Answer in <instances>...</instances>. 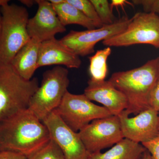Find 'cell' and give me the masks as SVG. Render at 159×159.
<instances>
[{
    "label": "cell",
    "mask_w": 159,
    "mask_h": 159,
    "mask_svg": "<svg viewBox=\"0 0 159 159\" xmlns=\"http://www.w3.org/2000/svg\"><path fill=\"white\" fill-rule=\"evenodd\" d=\"M82 61L79 56L55 38L41 43L39 67L51 65L64 66L68 68L78 69Z\"/></svg>",
    "instance_id": "14"
},
{
    "label": "cell",
    "mask_w": 159,
    "mask_h": 159,
    "mask_svg": "<svg viewBox=\"0 0 159 159\" xmlns=\"http://www.w3.org/2000/svg\"><path fill=\"white\" fill-rule=\"evenodd\" d=\"M22 3L23 5H25L28 7H31L33 6V3L35 1H30V0H24V1H20Z\"/></svg>",
    "instance_id": "27"
},
{
    "label": "cell",
    "mask_w": 159,
    "mask_h": 159,
    "mask_svg": "<svg viewBox=\"0 0 159 159\" xmlns=\"http://www.w3.org/2000/svg\"><path fill=\"white\" fill-rule=\"evenodd\" d=\"M78 133L90 154L100 152L124 139L119 116H116L94 120Z\"/></svg>",
    "instance_id": "9"
},
{
    "label": "cell",
    "mask_w": 159,
    "mask_h": 159,
    "mask_svg": "<svg viewBox=\"0 0 159 159\" xmlns=\"http://www.w3.org/2000/svg\"><path fill=\"white\" fill-rule=\"evenodd\" d=\"M46 125L51 139L61 150L65 159H87V150L78 132L71 129L54 111L42 122Z\"/></svg>",
    "instance_id": "10"
},
{
    "label": "cell",
    "mask_w": 159,
    "mask_h": 159,
    "mask_svg": "<svg viewBox=\"0 0 159 159\" xmlns=\"http://www.w3.org/2000/svg\"><path fill=\"white\" fill-rule=\"evenodd\" d=\"M1 29H2V16L0 13V40L1 37Z\"/></svg>",
    "instance_id": "31"
},
{
    "label": "cell",
    "mask_w": 159,
    "mask_h": 159,
    "mask_svg": "<svg viewBox=\"0 0 159 159\" xmlns=\"http://www.w3.org/2000/svg\"><path fill=\"white\" fill-rule=\"evenodd\" d=\"M65 0H50L49 2L52 5H57L61 4L64 2Z\"/></svg>",
    "instance_id": "29"
},
{
    "label": "cell",
    "mask_w": 159,
    "mask_h": 159,
    "mask_svg": "<svg viewBox=\"0 0 159 159\" xmlns=\"http://www.w3.org/2000/svg\"><path fill=\"white\" fill-rule=\"evenodd\" d=\"M130 21L131 19L123 16L112 25L98 29L82 31L71 30L60 40L74 54L84 57L93 53L95 46L99 42L123 32Z\"/></svg>",
    "instance_id": "8"
},
{
    "label": "cell",
    "mask_w": 159,
    "mask_h": 159,
    "mask_svg": "<svg viewBox=\"0 0 159 159\" xmlns=\"http://www.w3.org/2000/svg\"><path fill=\"white\" fill-rule=\"evenodd\" d=\"M132 3L142 6L145 12L159 14V0H134Z\"/></svg>",
    "instance_id": "22"
},
{
    "label": "cell",
    "mask_w": 159,
    "mask_h": 159,
    "mask_svg": "<svg viewBox=\"0 0 159 159\" xmlns=\"http://www.w3.org/2000/svg\"><path fill=\"white\" fill-rule=\"evenodd\" d=\"M53 6L60 21L65 27L70 25H77L84 27L87 30L97 29L93 21L66 0L61 4Z\"/></svg>",
    "instance_id": "17"
},
{
    "label": "cell",
    "mask_w": 159,
    "mask_h": 159,
    "mask_svg": "<svg viewBox=\"0 0 159 159\" xmlns=\"http://www.w3.org/2000/svg\"><path fill=\"white\" fill-rule=\"evenodd\" d=\"M0 159H28V157L16 152H0Z\"/></svg>",
    "instance_id": "25"
},
{
    "label": "cell",
    "mask_w": 159,
    "mask_h": 159,
    "mask_svg": "<svg viewBox=\"0 0 159 159\" xmlns=\"http://www.w3.org/2000/svg\"><path fill=\"white\" fill-rule=\"evenodd\" d=\"M28 159H65L63 153L53 140L29 157Z\"/></svg>",
    "instance_id": "19"
},
{
    "label": "cell",
    "mask_w": 159,
    "mask_h": 159,
    "mask_svg": "<svg viewBox=\"0 0 159 159\" xmlns=\"http://www.w3.org/2000/svg\"><path fill=\"white\" fill-rule=\"evenodd\" d=\"M159 77V57L145 64L125 71L115 72L109 81L125 95L129 115H136L149 108L151 95Z\"/></svg>",
    "instance_id": "2"
},
{
    "label": "cell",
    "mask_w": 159,
    "mask_h": 159,
    "mask_svg": "<svg viewBox=\"0 0 159 159\" xmlns=\"http://www.w3.org/2000/svg\"><path fill=\"white\" fill-rule=\"evenodd\" d=\"M149 106L159 114V77L151 95Z\"/></svg>",
    "instance_id": "24"
},
{
    "label": "cell",
    "mask_w": 159,
    "mask_h": 159,
    "mask_svg": "<svg viewBox=\"0 0 159 159\" xmlns=\"http://www.w3.org/2000/svg\"><path fill=\"white\" fill-rule=\"evenodd\" d=\"M50 140L46 125L29 109L0 121V152H12L28 158Z\"/></svg>",
    "instance_id": "1"
},
{
    "label": "cell",
    "mask_w": 159,
    "mask_h": 159,
    "mask_svg": "<svg viewBox=\"0 0 159 159\" xmlns=\"http://www.w3.org/2000/svg\"><path fill=\"white\" fill-rule=\"evenodd\" d=\"M38 80L24 79L10 63L0 61V121L29 108Z\"/></svg>",
    "instance_id": "3"
},
{
    "label": "cell",
    "mask_w": 159,
    "mask_h": 159,
    "mask_svg": "<svg viewBox=\"0 0 159 159\" xmlns=\"http://www.w3.org/2000/svg\"><path fill=\"white\" fill-rule=\"evenodd\" d=\"M0 61L10 63L20 49L31 39L27 30L29 12L24 6L8 3L0 7Z\"/></svg>",
    "instance_id": "4"
},
{
    "label": "cell",
    "mask_w": 159,
    "mask_h": 159,
    "mask_svg": "<svg viewBox=\"0 0 159 159\" xmlns=\"http://www.w3.org/2000/svg\"><path fill=\"white\" fill-rule=\"evenodd\" d=\"M127 5H129L133 7L134 6L133 3L126 0H112L110 3V7L112 10L114 8L117 9L120 7L124 10V7Z\"/></svg>",
    "instance_id": "26"
},
{
    "label": "cell",
    "mask_w": 159,
    "mask_h": 159,
    "mask_svg": "<svg viewBox=\"0 0 159 159\" xmlns=\"http://www.w3.org/2000/svg\"><path fill=\"white\" fill-rule=\"evenodd\" d=\"M68 2L75 6L77 9L93 21L97 29L101 28L103 25L102 22L97 14L93 5L90 0H66Z\"/></svg>",
    "instance_id": "20"
},
{
    "label": "cell",
    "mask_w": 159,
    "mask_h": 159,
    "mask_svg": "<svg viewBox=\"0 0 159 159\" xmlns=\"http://www.w3.org/2000/svg\"><path fill=\"white\" fill-rule=\"evenodd\" d=\"M41 43L32 39L23 46L13 57L10 64L15 70L24 79L30 80L39 68Z\"/></svg>",
    "instance_id": "15"
},
{
    "label": "cell",
    "mask_w": 159,
    "mask_h": 159,
    "mask_svg": "<svg viewBox=\"0 0 159 159\" xmlns=\"http://www.w3.org/2000/svg\"><path fill=\"white\" fill-rule=\"evenodd\" d=\"M38 8L35 15L29 19L27 30L30 38L40 43L55 38L56 34L66 31L49 1H35Z\"/></svg>",
    "instance_id": "12"
},
{
    "label": "cell",
    "mask_w": 159,
    "mask_h": 159,
    "mask_svg": "<svg viewBox=\"0 0 159 159\" xmlns=\"http://www.w3.org/2000/svg\"><path fill=\"white\" fill-rule=\"evenodd\" d=\"M146 150L142 144L123 139L105 152L90 154L87 159H141Z\"/></svg>",
    "instance_id": "16"
},
{
    "label": "cell",
    "mask_w": 159,
    "mask_h": 159,
    "mask_svg": "<svg viewBox=\"0 0 159 159\" xmlns=\"http://www.w3.org/2000/svg\"><path fill=\"white\" fill-rule=\"evenodd\" d=\"M69 84V71L66 68L57 66L46 71L28 109L43 122L59 106Z\"/></svg>",
    "instance_id": "5"
},
{
    "label": "cell",
    "mask_w": 159,
    "mask_h": 159,
    "mask_svg": "<svg viewBox=\"0 0 159 159\" xmlns=\"http://www.w3.org/2000/svg\"><path fill=\"white\" fill-rule=\"evenodd\" d=\"M111 53L110 47L98 50L94 55L89 57V72L91 80L101 82L105 80L108 72L107 60Z\"/></svg>",
    "instance_id": "18"
},
{
    "label": "cell",
    "mask_w": 159,
    "mask_h": 159,
    "mask_svg": "<svg viewBox=\"0 0 159 159\" xmlns=\"http://www.w3.org/2000/svg\"><path fill=\"white\" fill-rule=\"evenodd\" d=\"M159 114L152 108L134 116L123 111L118 116L124 139L142 144L155 138L159 132Z\"/></svg>",
    "instance_id": "11"
},
{
    "label": "cell",
    "mask_w": 159,
    "mask_h": 159,
    "mask_svg": "<svg viewBox=\"0 0 159 159\" xmlns=\"http://www.w3.org/2000/svg\"><path fill=\"white\" fill-rule=\"evenodd\" d=\"M102 43L110 48L147 44L159 49V16L153 12H137L123 32Z\"/></svg>",
    "instance_id": "6"
},
{
    "label": "cell",
    "mask_w": 159,
    "mask_h": 159,
    "mask_svg": "<svg viewBox=\"0 0 159 159\" xmlns=\"http://www.w3.org/2000/svg\"></svg>",
    "instance_id": "32"
},
{
    "label": "cell",
    "mask_w": 159,
    "mask_h": 159,
    "mask_svg": "<svg viewBox=\"0 0 159 159\" xmlns=\"http://www.w3.org/2000/svg\"><path fill=\"white\" fill-rule=\"evenodd\" d=\"M84 94L91 101L102 104L113 116H119L128 107L125 95L108 80L95 82L90 79Z\"/></svg>",
    "instance_id": "13"
},
{
    "label": "cell",
    "mask_w": 159,
    "mask_h": 159,
    "mask_svg": "<svg viewBox=\"0 0 159 159\" xmlns=\"http://www.w3.org/2000/svg\"><path fill=\"white\" fill-rule=\"evenodd\" d=\"M54 111L65 123L76 132L94 120L113 116L107 109L96 105L84 94H74L69 91Z\"/></svg>",
    "instance_id": "7"
},
{
    "label": "cell",
    "mask_w": 159,
    "mask_h": 159,
    "mask_svg": "<svg viewBox=\"0 0 159 159\" xmlns=\"http://www.w3.org/2000/svg\"><path fill=\"white\" fill-rule=\"evenodd\" d=\"M9 2V1L8 0H0V7L8 4Z\"/></svg>",
    "instance_id": "30"
},
{
    "label": "cell",
    "mask_w": 159,
    "mask_h": 159,
    "mask_svg": "<svg viewBox=\"0 0 159 159\" xmlns=\"http://www.w3.org/2000/svg\"><path fill=\"white\" fill-rule=\"evenodd\" d=\"M142 144L150 153L152 159H159V132L152 140Z\"/></svg>",
    "instance_id": "23"
},
{
    "label": "cell",
    "mask_w": 159,
    "mask_h": 159,
    "mask_svg": "<svg viewBox=\"0 0 159 159\" xmlns=\"http://www.w3.org/2000/svg\"><path fill=\"white\" fill-rule=\"evenodd\" d=\"M141 159H152L150 153L148 152V151L146 150L142 155Z\"/></svg>",
    "instance_id": "28"
},
{
    "label": "cell",
    "mask_w": 159,
    "mask_h": 159,
    "mask_svg": "<svg viewBox=\"0 0 159 159\" xmlns=\"http://www.w3.org/2000/svg\"><path fill=\"white\" fill-rule=\"evenodd\" d=\"M103 25H108L116 21L110 3L107 0H90Z\"/></svg>",
    "instance_id": "21"
}]
</instances>
